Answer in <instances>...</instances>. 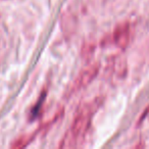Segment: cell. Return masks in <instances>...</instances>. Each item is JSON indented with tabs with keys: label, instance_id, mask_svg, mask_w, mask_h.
<instances>
[{
	"label": "cell",
	"instance_id": "obj_3",
	"mask_svg": "<svg viewBox=\"0 0 149 149\" xmlns=\"http://www.w3.org/2000/svg\"><path fill=\"white\" fill-rule=\"evenodd\" d=\"M112 42L116 47L125 49L131 41V26L128 22H123L114 28L112 32Z\"/></svg>",
	"mask_w": 149,
	"mask_h": 149
},
{
	"label": "cell",
	"instance_id": "obj_1",
	"mask_svg": "<svg viewBox=\"0 0 149 149\" xmlns=\"http://www.w3.org/2000/svg\"><path fill=\"white\" fill-rule=\"evenodd\" d=\"M99 106L100 99H95L91 102L83 104L78 109L72 123V126L61 140L59 147L68 148V147H76L79 145L81 140L89 131L93 116Z\"/></svg>",
	"mask_w": 149,
	"mask_h": 149
},
{
	"label": "cell",
	"instance_id": "obj_2",
	"mask_svg": "<svg viewBox=\"0 0 149 149\" xmlns=\"http://www.w3.org/2000/svg\"><path fill=\"white\" fill-rule=\"evenodd\" d=\"M99 72V65L98 63H92L85 68L76 78L72 86V92H76L83 88L87 87L92 81L96 78Z\"/></svg>",
	"mask_w": 149,
	"mask_h": 149
}]
</instances>
